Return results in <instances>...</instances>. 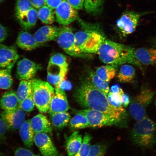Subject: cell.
<instances>
[{
  "mask_svg": "<svg viewBox=\"0 0 156 156\" xmlns=\"http://www.w3.org/2000/svg\"><path fill=\"white\" fill-rule=\"evenodd\" d=\"M74 98L80 106L106 113L121 121L126 114L117 111L110 105L107 95L95 88L90 79L84 78L76 89Z\"/></svg>",
  "mask_w": 156,
  "mask_h": 156,
  "instance_id": "cell-1",
  "label": "cell"
},
{
  "mask_svg": "<svg viewBox=\"0 0 156 156\" xmlns=\"http://www.w3.org/2000/svg\"><path fill=\"white\" fill-rule=\"evenodd\" d=\"M134 48L106 39L99 47L97 54L103 63L115 66L124 64L137 66L134 56Z\"/></svg>",
  "mask_w": 156,
  "mask_h": 156,
  "instance_id": "cell-2",
  "label": "cell"
},
{
  "mask_svg": "<svg viewBox=\"0 0 156 156\" xmlns=\"http://www.w3.org/2000/svg\"><path fill=\"white\" fill-rule=\"evenodd\" d=\"M83 29L75 34L76 44L85 53L97 54L101 44L106 39L98 24L87 23L78 19Z\"/></svg>",
  "mask_w": 156,
  "mask_h": 156,
  "instance_id": "cell-3",
  "label": "cell"
},
{
  "mask_svg": "<svg viewBox=\"0 0 156 156\" xmlns=\"http://www.w3.org/2000/svg\"><path fill=\"white\" fill-rule=\"evenodd\" d=\"M137 122L130 133L132 143L142 149H152L156 144V123L146 116Z\"/></svg>",
  "mask_w": 156,
  "mask_h": 156,
  "instance_id": "cell-4",
  "label": "cell"
},
{
  "mask_svg": "<svg viewBox=\"0 0 156 156\" xmlns=\"http://www.w3.org/2000/svg\"><path fill=\"white\" fill-rule=\"evenodd\" d=\"M33 97L35 106L41 113L49 110L55 90L48 82L39 79L32 80Z\"/></svg>",
  "mask_w": 156,
  "mask_h": 156,
  "instance_id": "cell-5",
  "label": "cell"
},
{
  "mask_svg": "<svg viewBox=\"0 0 156 156\" xmlns=\"http://www.w3.org/2000/svg\"><path fill=\"white\" fill-rule=\"evenodd\" d=\"M155 92L147 86H142L140 92L130 103L129 112L136 121L145 118L147 107L151 102Z\"/></svg>",
  "mask_w": 156,
  "mask_h": 156,
  "instance_id": "cell-6",
  "label": "cell"
},
{
  "mask_svg": "<svg viewBox=\"0 0 156 156\" xmlns=\"http://www.w3.org/2000/svg\"><path fill=\"white\" fill-rule=\"evenodd\" d=\"M56 40L58 45L69 55L78 58L89 56L90 54L83 52L77 45L75 34L70 27L64 26L60 28Z\"/></svg>",
  "mask_w": 156,
  "mask_h": 156,
  "instance_id": "cell-7",
  "label": "cell"
},
{
  "mask_svg": "<svg viewBox=\"0 0 156 156\" xmlns=\"http://www.w3.org/2000/svg\"><path fill=\"white\" fill-rule=\"evenodd\" d=\"M76 113L84 115L88 121L90 127L92 128L102 127L118 124L121 121L113 118L109 115L99 111L87 108L77 111Z\"/></svg>",
  "mask_w": 156,
  "mask_h": 156,
  "instance_id": "cell-8",
  "label": "cell"
},
{
  "mask_svg": "<svg viewBox=\"0 0 156 156\" xmlns=\"http://www.w3.org/2000/svg\"><path fill=\"white\" fill-rule=\"evenodd\" d=\"M150 13L149 12L143 13L133 11L125 12L116 21V27L123 36H128L135 31L140 17Z\"/></svg>",
  "mask_w": 156,
  "mask_h": 156,
  "instance_id": "cell-9",
  "label": "cell"
},
{
  "mask_svg": "<svg viewBox=\"0 0 156 156\" xmlns=\"http://www.w3.org/2000/svg\"><path fill=\"white\" fill-rule=\"evenodd\" d=\"M56 21L63 26L71 24L79 18L77 10L72 6L67 0H63L55 11Z\"/></svg>",
  "mask_w": 156,
  "mask_h": 156,
  "instance_id": "cell-10",
  "label": "cell"
},
{
  "mask_svg": "<svg viewBox=\"0 0 156 156\" xmlns=\"http://www.w3.org/2000/svg\"><path fill=\"white\" fill-rule=\"evenodd\" d=\"M42 67L40 64L26 58L17 62L16 76L20 80H32Z\"/></svg>",
  "mask_w": 156,
  "mask_h": 156,
  "instance_id": "cell-11",
  "label": "cell"
},
{
  "mask_svg": "<svg viewBox=\"0 0 156 156\" xmlns=\"http://www.w3.org/2000/svg\"><path fill=\"white\" fill-rule=\"evenodd\" d=\"M0 115L7 128L12 130L19 129L25 121V112L19 107L14 110L3 111Z\"/></svg>",
  "mask_w": 156,
  "mask_h": 156,
  "instance_id": "cell-12",
  "label": "cell"
},
{
  "mask_svg": "<svg viewBox=\"0 0 156 156\" xmlns=\"http://www.w3.org/2000/svg\"><path fill=\"white\" fill-rule=\"evenodd\" d=\"M34 143L43 156H59L57 149L48 134L39 133L35 134Z\"/></svg>",
  "mask_w": 156,
  "mask_h": 156,
  "instance_id": "cell-13",
  "label": "cell"
},
{
  "mask_svg": "<svg viewBox=\"0 0 156 156\" xmlns=\"http://www.w3.org/2000/svg\"><path fill=\"white\" fill-rule=\"evenodd\" d=\"M68 70L67 66L48 63L47 78L48 82L57 87L62 81L66 80Z\"/></svg>",
  "mask_w": 156,
  "mask_h": 156,
  "instance_id": "cell-14",
  "label": "cell"
},
{
  "mask_svg": "<svg viewBox=\"0 0 156 156\" xmlns=\"http://www.w3.org/2000/svg\"><path fill=\"white\" fill-rule=\"evenodd\" d=\"M19 57L15 47L0 44V68H12Z\"/></svg>",
  "mask_w": 156,
  "mask_h": 156,
  "instance_id": "cell-15",
  "label": "cell"
},
{
  "mask_svg": "<svg viewBox=\"0 0 156 156\" xmlns=\"http://www.w3.org/2000/svg\"><path fill=\"white\" fill-rule=\"evenodd\" d=\"M69 108L67 96L64 90L55 87V93L52 99L49 112L54 113L67 112Z\"/></svg>",
  "mask_w": 156,
  "mask_h": 156,
  "instance_id": "cell-16",
  "label": "cell"
},
{
  "mask_svg": "<svg viewBox=\"0 0 156 156\" xmlns=\"http://www.w3.org/2000/svg\"><path fill=\"white\" fill-rule=\"evenodd\" d=\"M134 56L138 67L156 64V48L134 49Z\"/></svg>",
  "mask_w": 156,
  "mask_h": 156,
  "instance_id": "cell-17",
  "label": "cell"
},
{
  "mask_svg": "<svg viewBox=\"0 0 156 156\" xmlns=\"http://www.w3.org/2000/svg\"><path fill=\"white\" fill-rule=\"evenodd\" d=\"M31 126L35 133H44L51 134L52 127L47 117L42 114L35 116L30 120Z\"/></svg>",
  "mask_w": 156,
  "mask_h": 156,
  "instance_id": "cell-18",
  "label": "cell"
},
{
  "mask_svg": "<svg viewBox=\"0 0 156 156\" xmlns=\"http://www.w3.org/2000/svg\"><path fill=\"white\" fill-rule=\"evenodd\" d=\"M16 43L18 47L26 51L34 50L42 44L38 43L34 36L24 31H21L19 33Z\"/></svg>",
  "mask_w": 156,
  "mask_h": 156,
  "instance_id": "cell-19",
  "label": "cell"
},
{
  "mask_svg": "<svg viewBox=\"0 0 156 156\" xmlns=\"http://www.w3.org/2000/svg\"><path fill=\"white\" fill-rule=\"evenodd\" d=\"M19 103L14 91H7L3 95L0 99V107L3 111H11L18 108Z\"/></svg>",
  "mask_w": 156,
  "mask_h": 156,
  "instance_id": "cell-20",
  "label": "cell"
},
{
  "mask_svg": "<svg viewBox=\"0 0 156 156\" xmlns=\"http://www.w3.org/2000/svg\"><path fill=\"white\" fill-rule=\"evenodd\" d=\"M38 18V12L33 7L17 19L21 27L28 30L36 25Z\"/></svg>",
  "mask_w": 156,
  "mask_h": 156,
  "instance_id": "cell-21",
  "label": "cell"
},
{
  "mask_svg": "<svg viewBox=\"0 0 156 156\" xmlns=\"http://www.w3.org/2000/svg\"><path fill=\"white\" fill-rule=\"evenodd\" d=\"M35 133L31 126L30 120L25 121L19 129V134L23 143L30 148L34 143Z\"/></svg>",
  "mask_w": 156,
  "mask_h": 156,
  "instance_id": "cell-22",
  "label": "cell"
},
{
  "mask_svg": "<svg viewBox=\"0 0 156 156\" xmlns=\"http://www.w3.org/2000/svg\"><path fill=\"white\" fill-rule=\"evenodd\" d=\"M83 139L78 131H75L67 138L66 150L68 155L73 156L77 153L82 145Z\"/></svg>",
  "mask_w": 156,
  "mask_h": 156,
  "instance_id": "cell-23",
  "label": "cell"
},
{
  "mask_svg": "<svg viewBox=\"0 0 156 156\" xmlns=\"http://www.w3.org/2000/svg\"><path fill=\"white\" fill-rule=\"evenodd\" d=\"M50 119L54 127L61 129L67 125L71 120V115L67 112L50 114Z\"/></svg>",
  "mask_w": 156,
  "mask_h": 156,
  "instance_id": "cell-24",
  "label": "cell"
},
{
  "mask_svg": "<svg viewBox=\"0 0 156 156\" xmlns=\"http://www.w3.org/2000/svg\"><path fill=\"white\" fill-rule=\"evenodd\" d=\"M135 75V70L133 67L129 64H123L120 68L117 79L120 83H131L133 81Z\"/></svg>",
  "mask_w": 156,
  "mask_h": 156,
  "instance_id": "cell-25",
  "label": "cell"
},
{
  "mask_svg": "<svg viewBox=\"0 0 156 156\" xmlns=\"http://www.w3.org/2000/svg\"><path fill=\"white\" fill-rule=\"evenodd\" d=\"M116 67L108 64L97 68L95 73L103 81L108 83L116 76Z\"/></svg>",
  "mask_w": 156,
  "mask_h": 156,
  "instance_id": "cell-26",
  "label": "cell"
},
{
  "mask_svg": "<svg viewBox=\"0 0 156 156\" xmlns=\"http://www.w3.org/2000/svg\"><path fill=\"white\" fill-rule=\"evenodd\" d=\"M16 93L20 104L33 93L32 80L21 81Z\"/></svg>",
  "mask_w": 156,
  "mask_h": 156,
  "instance_id": "cell-27",
  "label": "cell"
},
{
  "mask_svg": "<svg viewBox=\"0 0 156 156\" xmlns=\"http://www.w3.org/2000/svg\"><path fill=\"white\" fill-rule=\"evenodd\" d=\"M87 70L90 81L94 86L107 95L110 91L108 83L101 80L92 70L89 69Z\"/></svg>",
  "mask_w": 156,
  "mask_h": 156,
  "instance_id": "cell-28",
  "label": "cell"
},
{
  "mask_svg": "<svg viewBox=\"0 0 156 156\" xmlns=\"http://www.w3.org/2000/svg\"><path fill=\"white\" fill-rule=\"evenodd\" d=\"M38 12V18L43 23L46 24H51L55 20L53 10L47 5H44L40 9Z\"/></svg>",
  "mask_w": 156,
  "mask_h": 156,
  "instance_id": "cell-29",
  "label": "cell"
},
{
  "mask_svg": "<svg viewBox=\"0 0 156 156\" xmlns=\"http://www.w3.org/2000/svg\"><path fill=\"white\" fill-rule=\"evenodd\" d=\"M70 128L72 129H82L90 127L88 121L84 115L76 113L69 123Z\"/></svg>",
  "mask_w": 156,
  "mask_h": 156,
  "instance_id": "cell-30",
  "label": "cell"
},
{
  "mask_svg": "<svg viewBox=\"0 0 156 156\" xmlns=\"http://www.w3.org/2000/svg\"><path fill=\"white\" fill-rule=\"evenodd\" d=\"M12 68H2L0 69V88L8 89L13 84V80L11 75Z\"/></svg>",
  "mask_w": 156,
  "mask_h": 156,
  "instance_id": "cell-31",
  "label": "cell"
},
{
  "mask_svg": "<svg viewBox=\"0 0 156 156\" xmlns=\"http://www.w3.org/2000/svg\"><path fill=\"white\" fill-rule=\"evenodd\" d=\"M103 0H84V6L87 12L96 14L100 12L103 7Z\"/></svg>",
  "mask_w": 156,
  "mask_h": 156,
  "instance_id": "cell-32",
  "label": "cell"
},
{
  "mask_svg": "<svg viewBox=\"0 0 156 156\" xmlns=\"http://www.w3.org/2000/svg\"><path fill=\"white\" fill-rule=\"evenodd\" d=\"M109 103L113 107L121 112L126 114V111L123 106L120 95L110 91L107 95Z\"/></svg>",
  "mask_w": 156,
  "mask_h": 156,
  "instance_id": "cell-33",
  "label": "cell"
},
{
  "mask_svg": "<svg viewBox=\"0 0 156 156\" xmlns=\"http://www.w3.org/2000/svg\"><path fill=\"white\" fill-rule=\"evenodd\" d=\"M32 7L30 0H16L15 12L16 18H18Z\"/></svg>",
  "mask_w": 156,
  "mask_h": 156,
  "instance_id": "cell-34",
  "label": "cell"
},
{
  "mask_svg": "<svg viewBox=\"0 0 156 156\" xmlns=\"http://www.w3.org/2000/svg\"><path fill=\"white\" fill-rule=\"evenodd\" d=\"M91 136L86 133L83 139L82 145L76 153L73 156H87L91 147Z\"/></svg>",
  "mask_w": 156,
  "mask_h": 156,
  "instance_id": "cell-35",
  "label": "cell"
},
{
  "mask_svg": "<svg viewBox=\"0 0 156 156\" xmlns=\"http://www.w3.org/2000/svg\"><path fill=\"white\" fill-rule=\"evenodd\" d=\"M39 29L43 34L51 37L56 40L59 34L60 28L50 25H46L41 27Z\"/></svg>",
  "mask_w": 156,
  "mask_h": 156,
  "instance_id": "cell-36",
  "label": "cell"
},
{
  "mask_svg": "<svg viewBox=\"0 0 156 156\" xmlns=\"http://www.w3.org/2000/svg\"><path fill=\"white\" fill-rule=\"evenodd\" d=\"M35 103L33 98V93L20 103L19 107L25 112H30L34 109Z\"/></svg>",
  "mask_w": 156,
  "mask_h": 156,
  "instance_id": "cell-37",
  "label": "cell"
},
{
  "mask_svg": "<svg viewBox=\"0 0 156 156\" xmlns=\"http://www.w3.org/2000/svg\"><path fill=\"white\" fill-rule=\"evenodd\" d=\"M106 149V146L104 145L95 144L91 146L87 156H104Z\"/></svg>",
  "mask_w": 156,
  "mask_h": 156,
  "instance_id": "cell-38",
  "label": "cell"
},
{
  "mask_svg": "<svg viewBox=\"0 0 156 156\" xmlns=\"http://www.w3.org/2000/svg\"><path fill=\"white\" fill-rule=\"evenodd\" d=\"M34 36L37 42L40 44L55 40V39L51 37L48 36L43 34L39 29L35 33Z\"/></svg>",
  "mask_w": 156,
  "mask_h": 156,
  "instance_id": "cell-39",
  "label": "cell"
},
{
  "mask_svg": "<svg viewBox=\"0 0 156 156\" xmlns=\"http://www.w3.org/2000/svg\"><path fill=\"white\" fill-rule=\"evenodd\" d=\"M15 156H40L33 153L30 150L25 148L20 147L15 151Z\"/></svg>",
  "mask_w": 156,
  "mask_h": 156,
  "instance_id": "cell-40",
  "label": "cell"
},
{
  "mask_svg": "<svg viewBox=\"0 0 156 156\" xmlns=\"http://www.w3.org/2000/svg\"><path fill=\"white\" fill-rule=\"evenodd\" d=\"M119 94L120 95L122 104L124 107H127L130 104V98L128 94L125 93L121 88H120Z\"/></svg>",
  "mask_w": 156,
  "mask_h": 156,
  "instance_id": "cell-41",
  "label": "cell"
},
{
  "mask_svg": "<svg viewBox=\"0 0 156 156\" xmlns=\"http://www.w3.org/2000/svg\"><path fill=\"white\" fill-rule=\"evenodd\" d=\"M74 9L80 10L83 9L84 5V0H67Z\"/></svg>",
  "mask_w": 156,
  "mask_h": 156,
  "instance_id": "cell-42",
  "label": "cell"
},
{
  "mask_svg": "<svg viewBox=\"0 0 156 156\" xmlns=\"http://www.w3.org/2000/svg\"><path fill=\"white\" fill-rule=\"evenodd\" d=\"M63 0H45V5H47L52 10L55 9Z\"/></svg>",
  "mask_w": 156,
  "mask_h": 156,
  "instance_id": "cell-43",
  "label": "cell"
},
{
  "mask_svg": "<svg viewBox=\"0 0 156 156\" xmlns=\"http://www.w3.org/2000/svg\"><path fill=\"white\" fill-rule=\"evenodd\" d=\"M57 88H59L60 89L64 91L65 90H69L71 89L72 85L70 82L64 80L60 83Z\"/></svg>",
  "mask_w": 156,
  "mask_h": 156,
  "instance_id": "cell-44",
  "label": "cell"
},
{
  "mask_svg": "<svg viewBox=\"0 0 156 156\" xmlns=\"http://www.w3.org/2000/svg\"><path fill=\"white\" fill-rule=\"evenodd\" d=\"M6 125L1 118L0 119V139L4 137L7 129Z\"/></svg>",
  "mask_w": 156,
  "mask_h": 156,
  "instance_id": "cell-45",
  "label": "cell"
},
{
  "mask_svg": "<svg viewBox=\"0 0 156 156\" xmlns=\"http://www.w3.org/2000/svg\"><path fill=\"white\" fill-rule=\"evenodd\" d=\"M8 36V31L5 27L0 24V42L5 40Z\"/></svg>",
  "mask_w": 156,
  "mask_h": 156,
  "instance_id": "cell-46",
  "label": "cell"
},
{
  "mask_svg": "<svg viewBox=\"0 0 156 156\" xmlns=\"http://www.w3.org/2000/svg\"><path fill=\"white\" fill-rule=\"evenodd\" d=\"M33 7L39 9L45 5V0H30Z\"/></svg>",
  "mask_w": 156,
  "mask_h": 156,
  "instance_id": "cell-47",
  "label": "cell"
},
{
  "mask_svg": "<svg viewBox=\"0 0 156 156\" xmlns=\"http://www.w3.org/2000/svg\"><path fill=\"white\" fill-rule=\"evenodd\" d=\"M120 87L118 85H115L112 86V87H111L110 91L115 94H118Z\"/></svg>",
  "mask_w": 156,
  "mask_h": 156,
  "instance_id": "cell-48",
  "label": "cell"
},
{
  "mask_svg": "<svg viewBox=\"0 0 156 156\" xmlns=\"http://www.w3.org/2000/svg\"><path fill=\"white\" fill-rule=\"evenodd\" d=\"M154 48H156V37L155 38L154 40Z\"/></svg>",
  "mask_w": 156,
  "mask_h": 156,
  "instance_id": "cell-49",
  "label": "cell"
},
{
  "mask_svg": "<svg viewBox=\"0 0 156 156\" xmlns=\"http://www.w3.org/2000/svg\"><path fill=\"white\" fill-rule=\"evenodd\" d=\"M0 156H5V155H4L3 154L0 153Z\"/></svg>",
  "mask_w": 156,
  "mask_h": 156,
  "instance_id": "cell-50",
  "label": "cell"
},
{
  "mask_svg": "<svg viewBox=\"0 0 156 156\" xmlns=\"http://www.w3.org/2000/svg\"><path fill=\"white\" fill-rule=\"evenodd\" d=\"M4 1L5 0H0V3Z\"/></svg>",
  "mask_w": 156,
  "mask_h": 156,
  "instance_id": "cell-51",
  "label": "cell"
},
{
  "mask_svg": "<svg viewBox=\"0 0 156 156\" xmlns=\"http://www.w3.org/2000/svg\"><path fill=\"white\" fill-rule=\"evenodd\" d=\"M155 106L156 108V100L155 101Z\"/></svg>",
  "mask_w": 156,
  "mask_h": 156,
  "instance_id": "cell-52",
  "label": "cell"
}]
</instances>
